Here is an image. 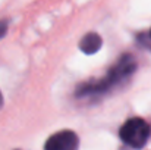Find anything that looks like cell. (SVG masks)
<instances>
[{
	"label": "cell",
	"mask_w": 151,
	"mask_h": 150,
	"mask_svg": "<svg viewBox=\"0 0 151 150\" xmlns=\"http://www.w3.org/2000/svg\"><path fill=\"white\" fill-rule=\"evenodd\" d=\"M137 62L131 54H123L116 65L109 71V74L101 78L100 81H91L81 84L76 88V96L78 97H85V96H99V94H106L107 91L113 90L114 87L120 86L125 83L135 71Z\"/></svg>",
	"instance_id": "cell-1"
},
{
	"label": "cell",
	"mask_w": 151,
	"mask_h": 150,
	"mask_svg": "<svg viewBox=\"0 0 151 150\" xmlns=\"http://www.w3.org/2000/svg\"><path fill=\"white\" fill-rule=\"evenodd\" d=\"M150 125L141 118L128 119L119 131V136H120L122 141L125 144H128L129 147H134V149L144 147L147 144L148 138H150Z\"/></svg>",
	"instance_id": "cell-2"
},
{
	"label": "cell",
	"mask_w": 151,
	"mask_h": 150,
	"mask_svg": "<svg viewBox=\"0 0 151 150\" xmlns=\"http://www.w3.org/2000/svg\"><path fill=\"white\" fill-rule=\"evenodd\" d=\"M78 136L73 131L65 130L53 134L46 141L44 150H78Z\"/></svg>",
	"instance_id": "cell-3"
},
{
	"label": "cell",
	"mask_w": 151,
	"mask_h": 150,
	"mask_svg": "<svg viewBox=\"0 0 151 150\" xmlns=\"http://www.w3.org/2000/svg\"><path fill=\"white\" fill-rule=\"evenodd\" d=\"M101 47V37L97 33H88L82 37L79 43V49L82 50L85 54H93L99 51Z\"/></svg>",
	"instance_id": "cell-4"
},
{
	"label": "cell",
	"mask_w": 151,
	"mask_h": 150,
	"mask_svg": "<svg viewBox=\"0 0 151 150\" xmlns=\"http://www.w3.org/2000/svg\"><path fill=\"white\" fill-rule=\"evenodd\" d=\"M138 40H139L141 46H144L145 49L151 50V30L148 31V33H144V34H141Z\"/></svg>",
	"instance_id": "cell-5"
},
{
	"label": "cell",
	"mask_w": 151,
	"mask_h": 150,
	"mask_svg": "<svg viewBox=\"0 0 151 150\" xmlns=\"http://www.w3.org/2000/svg\"><path fill=\"white\" fill-rule=\"evenodd\" d=\"M7 33V22L0 19V38H3Z\"/></svg>",
	"instance_id": "cell-6"
},
{
	"label": "cell",
	"mask_w": 151,
	"mask_h": 150,
	"mask_svg": "<svg viewBox=\"0 0 151 150\" xmlns=\"http://www.w3.org/2000/svg\"><path fill=\"white\" fill-rule=\"evenodd\" d=\"M1 103H3V96H1V93H0V106H1Z\"/></svg>",
	"instance_id": "cell-7"
}]
</instances>
